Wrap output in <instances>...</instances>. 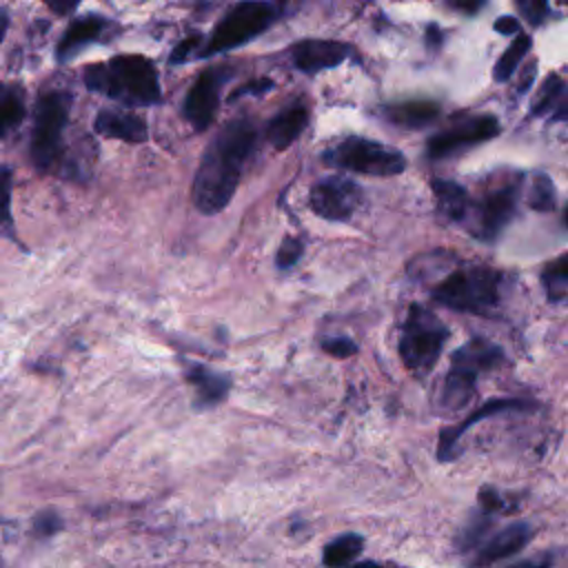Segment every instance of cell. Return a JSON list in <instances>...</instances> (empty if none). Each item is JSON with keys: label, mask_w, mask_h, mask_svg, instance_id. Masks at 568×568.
I'll use <instances>...</instances> for the list:
<instances>
[{"label": "cell", "mask_w": 568, "mask_h": 568, "mask_svg": "<svg viewBox=\"0 0 568 568\" xmlns=\"http://www.w3.org/2000/svg\"><path fill=\"white\" fill-rule=\"evenodd\" d=\"M255 124L248 118L229 122L206 146L193 178V204L200 213H220L240 184L242 169L255 149Z\"/></svg>", "instance_id": "obj_1"}, {"label": "cell", "mask_w": 568, "mask_h": 568, "mask_svg": "<svg viewBox=\"0 0 568 568\" xmlns=\"http://www.w3.org/2000/svg\"><path fill=\"white\" fill-rule=\"evenodd\" d=\"M84 84L126 106H149L162 100L153 62L138 53L115 55L109 62L87 67Z\"/></svg>", "instance_id": "obj_2"}, {"label": "cell", "mask_w": 568, "mask_h": 568, "mask_svg": "<svg viewBox=\"0 0 568 568\" xmlns=\"http://www.w3.org/2000/svg\"><path fill=\"white\" fill-rule=\"evenodd\" d=\"M504 277L497 268L484 264H466L450 271L435 288V302L459 313L490 315L501 302Z\"/></svg>", "instance_id": "obj_3"}, {"label": "cell", "mask_w": 568, "mask_h": 568, "mask_svg": "<svg viewBox=\"0 0 568 568\" xmlns=\"http://www.w3.org/2000/svg\"><path fill=\"white\" fill-rule=\"evenodd\" d=\"M501 359H504L501 348L484 337H475L466 342L459 351H455L450 357L448 375L439 393L442 410L455 413L462 406H466L475 393V382L479 373L495 368Z\"/></svg>", "instance_id": "obj_4"}, {"label": "cell", "mask_w": 568, "mask_h": 568, "mask_svg": "<svg viewBox=\"0 0 568 568\" xmlns=\"http://www.w3.org/2000/svg\"><path fill=\"white\" fill-rule=\"evenodd\" d=\"M446 339V324L426 306L410 304L399 333V357L404 366L415 375L430 373L442 355Z\"/></svg>", "instance_id": "obj_5"}, {"label": "cell", "mask_w": 568, "mask_h": 568, "mask_svg": "<svg viewBox=\"0 0 568 568\" xmlns=\"http://www.w3.org/2000/svg\"><path fill=\"white\" fill-rule=\"evenodd\" d=\"M275 18L277 9L268 0H240L211 31L206 44L200 49V55L206 58L246 44L266 31Z\"/></svg>", "instance_id": "obj_6"}, {"label": "cell", "mask_w": 568, "mask_h": 568, "mask_svg": "<svg viewBox=\"0 0 568 568\" xmlns=\"http://www.w3.org/2000/svg\"><path fill=\"white\" fill-rule=\"evenodd\" d=\"M324 160L337 169L377 178H390L406 169V158L397 149L357 135L326 149Z\"/></svg>", "instance_id": "obj_7"}, {"label": "cell", "mask_w": 568, "mask_h": 568, "mask_svg": "<svg viewBox=\"0 0 568 568\" xmlns=\"http://www.w3.org/2000/svg\"><path fill=\"white\" fill-rule=\"evenodd\" d=\"M71 98L60 91L44 93L36 104L33 133H31V160L40 171H49L60 158L62 131L69 120Z\"/></svg>", "instance_id": "obj_8"}, {"label": "cell", "mask_w": 568, "mask_h": 568, "mask_svg": "<svg viewBox=\"0 0 568 568\" xmlns=\"http://www.w3.org/2000/svg\"><path fill=\"white\" fill-rule=\"evenodd\" d=\"M359 202L362 189L353 180L339 175H331L315 182L308 193V204L313 213L331 222L348 220L359 206Z\"/></svg>", "instance_id": "obj_9"}, {"label": "cell", "mask_w": 568, "mask_h": 568, "mask_svg": "<svg viewBox=\"0 0 568 568\" xmlns=\"http://www.w3.org/2000/svg\"><path fill=\"white\" fill-rule=\"evenodd\" d=\"M226 80H229L226 69H222V67L206 69L200 73V78L189 89L182 113L195 131H204L213 122V118L217 113V104H220V91Z\"/></svg>", "instance_id": "obj_10"}, {"label": "cell", "mask_w": 568, "mask_h": 568, "mask_svg": "<svg viewBox=\"0 0 568 568\" xmlns=\"http://www.w3.org/2000/svg\"><path fill=\"white\" fill-rule=\"evenodd\" d=\"M499 133V122L497 118L493 115H477V118H470L448 131H442L437 135H433L428 140V158L437 160V158H444V155H450V153H457L466 146H473V144H479V142H486L490 138H495Z\"/></svg>", "instance_id": "obj_11"}, {"label": "cell", "mask_w": 568, "mask_h": 568, "mask_svg": "<svg viewBox=\"0 0 568 568\" xmlns=\"http://www.w3.org/2000/svg\"><path fill=\"white\" fill-rule=\"evenodd\" d=\"M515 206H517V186L515 184H506V186H499L493 193H488L477 206V213H475V220L470 226L473 235L479 240H486V242L495 240L501 233V229L510 222Z\"/></svg>", "instance_id": "obj_12"}, {"label": "cell", "mask_w": 568, "mask_h": 568, "mask_svg": "<svg viewBox=\"0 0 568 568\" xmlns=\"http://www.w3.org/2000/svg\"><path fill=\"white\" fill-rule=\"evenodd\" d=\"M537 404L530 402V399H519V397H495V399H488L486 404H481L475 413H470L464 422H459L457 426H450V428H444L442 435H439V444H437V457L442 462H450L457 453V444L462 439V433H466L470 426H475L477 422L486 419V417H493V415H499V413H510V410H519V413H528V410H535Z\"/></svg>", "instance_id": "obj_13"}, {"label": "cell", "mask_w": 568, "mask_h": 568, "mask_svg": "<svg viewBox=\"0 0 568 568\" xmlns=\"http://www.w3.org/2000/svg\"><path fill=\"white\" fill-rule=\"evenodd\" d=\"M351 55V47L337 40H302L293 44L291 60L304 73H315L342 64Z\"/></svg>", "instance_id": "obj_14"}, {"label": "cell", "mask_w": 568, "mask_h": 568, "mask_svg": "<svg viewBox=\"0 0 568 568\" xmlns=\"http://www.w3.org/2000/svg\"><path fill=\"white\" fill-rule=\"evenodd\" d=\"M532 537V526L528 521H515L506 528H501L497 535H493L475 555L473 568H488L490 564L513 557L519 552Z\"/></svg>", "instance_id": "obj_15"}, {"label": "cell", "mask_w": 568, "mask_h": 568, "mask_svg": "<svg viewBox=\"0 0 568 568\" xmlns=\"http://www.w3.org/2000/svg\"><path fill=\"white\" fill-rule=\"evenodd\" d=\"M95 133L104 135V138H113V140H122V142H131V144H140L146 140L149 131H146V122L129 111H118V109H104L95 115L93 122Z\"/></svg>", "instance_id": "obj_16"}, {"label": "cell", "mask_w": 568, "mask_h": 568, "mask_svg": "<svg viewBox=\"0 0 568 568\" xmlns=\"http://www.w3.org/2000/svg\"><path fill=\"white\" fill-rule=\"evenodd\" d=\"M104 27H106V20L102 16H82L73 20L58 42V49H55L58 60L67 62L73 55H78V51H82L87 44L95 42L102 36Z\"/></svg>", "instance_id": "obj_17"}, {"label": "cell", "mask_w": 568, "mask_h": 568, "mask_svg": "<svg viewBox=\"0 0 568 568\" xmlns=\"http://www.w3.org/2000/svg\"><path fill=\"white\" fill-rule=\"evenodd\" d=\"M186 382L193 386L195 404L202 408L220 404L231 390V379L226 375H220L202 364H191L186 368Z\"/></svg>", "instance_id": "obj_18"}, {"label": "cell", "mask_w": 568, "mask_h": 568, "mask_svg": "<svg viewBox=\"0 0 568 568\" xmlns=\"http://www.w3.org/2000/svg\"><path fill=\"white\" fill-rule=\"evenodd\" d=\"M308 124V109L304 104H293L291 109L277 113L266 126V140L275 149H286L297 140V135Z\"/></svg>", "instance_id": "obj_19"}, {"label": "cell", "mask_w": 568, "mask_h": 568, "mask_svg": "<svg viewBox=\"0 0 568 568\" xmlns=\"http://www.w3.org/2000/svg\"><path fill=\"white\" fill-rule=\"evenodd\" d=\"M433 193L437 200V209L446 220L462 222L468 215V193L462 184L453 180H433Z\"/></svg>", "instance_id": "obj_20"}, {"label": "cell", "mask_w": 568, "mask_h": 568, "mask_svg": "<svg viewBox=\"0 0 568 568\" xmlns=\"http://www.w3.org/2000/svg\"><path fill=\"white\" fill-rule=\"evenodd\" d=\"M384 115L388 122L408 126V129H419L435 120L439 115V109L435 102L417 100V102H402V104H390L384 109Z\"/></svg>", "instance_id": "obj_21"}, {"label": "cell", "mask_w": 568, "mask_h": 568, "mask_svg": "<svg viewBox=\"0 0 568 568\" xmlns=\"http://www.w3.org/2000/svg\"><path fill=\"white\" fill-rule=\"evenodd\" d=\"M364 550V539L357 532H344L324 546L322 561L326 568H346Z\"/></svg>", "instance_id": "obj_22"}, {"label": "cell", "mask_w": 568, "mask_h": 568, "mask_svg": "<svg viewBox=\"0 0 568 568\" xmlns=\"http://www.w3.org/2000/svg\"><path fill=\"white\" fill-rule=\"evenodd\" d=\"M24 120V91L18 84H0V138Z\"/></svg>", "instance_id": "obj_23"}, {"label": "cell", "mask_w": 568, "mask_h": 568, "mask_svg": "<svg viewBox=\"0 0 568 568\" xmlns=\"http://www.w3.org/2000/svg\"><path fill=\"white\" fill-rule=\"evenodd\" d=\"M564 89H566L564 78H561L559 73H550V75L546 78L544 87L539 89V95H537V100L532 102L530 113H532V115H544V113H548V111H552V109L557 106V109H559L557 118H564V115H566V106H564V102H559L561 95H564Z\"/></svg>", "instance_id": "obj_24"}, {"label": "cell", "mask_w": 568, "mask_h": 568, "mask_svg": "<svg viewBox=\"0 0 568 568\" xmlns=\"http://www.w3.org/2000/svg\"><path fill=\"white\" fill-rule=\"evenodd\" d=\"M541 284L550 302L559 304L568 293V255L561 253L555 262H550L541 273Z\"/></svg>", "instance_id": "obj_25"}, {"label": "cell", "mask_w": 568, "mask_h": 568, "mask_svg": "<svg viewBox=\"0 0 568 568\" xmlns=\"http://www.w3.org/2000/svg\"><path fill=\"white\" fill-rule=\"evenodd\" d=\"M530 44H532V40H530V36H524V33H519V36H515V40L510 42V47L504 51V55L497 60V64H495V80L497 82H506L515 71H517V67H519V62L524 60V55L528 53V49H530Z\"/></svg>", "instance_id": "obj_26"}, {"label": "cell", "mask_w": 568, "mask_h": 568, "mask_svg": "<svg viewBox=\"0 0 568 568\" xmlns=\"http://www.w3.org/2000/svg\"><path fill=\"white\" fill-rule=\"evenodd\" d=\"M555 202H557L555 182L546 173H537L528 191V206L539 213H548L555 209Z\"/></svg>", "instance_id": "obj_27"}, {"label": "cell", "mask_w": 568, "mask_h": 568, "mask_svg": "<svg viewBox=\"0 0 568 568\" xmlns=\"http://www.w3.org/2000/svg\"><path fill=\"white\" fill-rule=\"evenodd\" d=\"M490 526H493L490 513L484 510V508H479V510L470 517V521L464 526V530H462V535H459V546H462V550L473 548V546L486 535V530H488Z\"/></svg>", "instance_id": "obj_28"}, {"label": "cell", "mask_w": 568, "mask_h": 568, "mask_svg": "<svg viewBox=\"0 0 568 568\" xmlns=\"http://www.w3.org/2000/svg\"><path fill=\"white\" fill-rule=\"evenodd\" d=\"M11 169L0 164V235L11 231Z\"/></svg>", "instance_id": "obj_29"}, {"label": "cell", "mask_w": 568, "mask_h": 568, "mask_svg": "<svg viewBox=\"0 0 568 568\" xmlns=\"http://www.w3.org/2000/svg\"><path fill=\"white\" fill-rule=\"evenodd\" d=\"M302 253H304V244L300 237H284L275 255L277 268H291L302 257Z\"/></svg>", "instance_id": "obj_30"}, {"label": "cell", "mask_w": 568, "mask_h": 568, "mask_svg": "<svg viewBox=\"0 0 568 568\" xmlns=\"http://www.w3.org/2000/svg\"><path fill=\"white\" fill-rule=\"evenodd\" d=\"M515 4L519 9L521 18H526V22L532 24V27L541 24L548 18V11H550L548 0H515Z\"/></svg>", "instance_id": "obj_31"}, {"label": "cell", "mask_w": 568, "mask_h": 568, "mask_svg": "<svg viewBox=\"0 0 568 568\" xmlns=\"http://www.w3.org/2000/svg\"><path fill=\"white\" fill-rule=\"evenodd\" d=\"M62 528V519L55 510H42L33 517V532L38 537H51Z\"/></svg>", "instance_id": "obj_32"}, {"label": "cell", "mask_w": 568, "mask_h": 568, "mask_svg": "<svg viewBox=\"0 0 568 568\" xmlns=\"http://www.w3.org/2000/svg\"><path fill=\"white\" fill-rule=\"evenodd\" d=\"M322 351L333 357L344 359V357H351L357 351V346L348 337H326V339H322Z\"/></svg>", "instance_id": "obj_33"}, {"label": "cell", "mask_w": 568, "mask_h": 568, "mask_svg": "<svg viewBox=\"0 0 568 568\" xmlns=\"http://www.w3.org/2000/svg\"><path fill=\"white\" fill-rule=\"evenodd\" d=\"M271 87H273L271 78H257V80H251V82L237 87V91L231 93V100H237L242 95H262V93L271 91Z\"/></svg>", "instance_id": "obj_34"}, {"label": "cell", "mask_w": 568, "mask_h": 568, "mask_svg": "<svg viewBox=\"0 0 568 568\" xmlns=\"http://www.w3.org/2000/svg\"><path fill=\"white\" fill-rule=\"evenodd\" d=\"M200 36L197 33H193V36H189L186 40H182L175 49H173V53H171V58H169V62L171 64H175V62H184L191 53H193V49L200 44Z\"/></svg>", "instance_id": "obj_35"}, {"label": "cell", "mask_w": 568, "mask_h": 568, "mask_svg": "<svg viewBox=\"0 0 568 568\" xmlns=\"http://www.w3.org/2000/svg\"><path fill=\"white\" fill-rule=\"evenodd\" d=\"M506 568H552V557L550 555H539V557H530V559L510 564Z\"/></svg>", "instance_id": "obj_36"}, {"label": "cell", "mask_w": 568, "mask_h": 568, "mask_svg": "<svg viewBox=\"0 0 568 568\" xmlns=\"http://www.w3.org/2000/svg\"><path fill=\"white\" fill-rule=\"evenodd\" d=\"M53 13H58V16H69L71 11H75L78 9V4H80V0H42Z\"/></svg>", "instance_id": "obj_37"}, {"label": "cell", "mask_w": 568, "mask_h": 568, "mask_svg": "<svg viewBox=\"0 0 568 568\" xmlns=\"http://www.w3.org/2000/svg\"><path fill=\"white\" fill-rule=\"evenodd\" d=\"M495 31H499L504 36H515V33H519V22L513 16H501L495 22Z\"/></svg>", "instance_id": "obj_38"}, {"label": "cell", "mask_w": 568, "mask_h": 568, "mask_svg": "<svg viewBox=\"0 0 568 568\" xmlns=\"http://www.w3.org/2000/svg\"><path fill=\"white\" fill-rule=\"evenodd\" d=\"M457 7L466 13H475L484 7V0H457Z\"/></svg>", "instance_id": "obj_39"}, {"label": "cell", "mask_w": 568, "mask_h": 568, "mask_svg": "<svg viewBox=\"0 0 568 568\" xmlns=\"http://www.w3.org/2000/svg\"><path fill=\"white\" fill-rule=\"evenodd\" d=\"M535 78V69H528L526 71V75H524V80H521V84H519V91L524 93V91H528V87H530V80Z\"/></svg>", "instance_id": "obj_40"}, {"label": "cell", "mask_w": 568, "mask_h": 568, "mask_svg": "<svg viewBox=\"0 0 568 568\" xmlns=\"http://www.w3.org/2000/svg\"><path fill=\"white\" fill-rule=\"evenodd\" d=\"M355 568H382V566H377L373 561H362V564H355Z\"/></svg>", "instance_id": "obj_41"}, {"label": "cell", "mask_w": 568, "mask_h": 568, "mask_svg": "<svg viewBox=\"0 0 568 568\" xmlns=\"http://www.w3.org/2000/svg\"><path fill=\"white\" fill-rule=\"evenodd\" d=\"M4 29H7V20L0 16V40H2V36H4Z\"/></svg>", "instance_id": "obj_42"}, {"label": "cell", "mask_w": 568, "mask_h": 568, "mask_svg": "<svg viewBox=\"0 0 568 568\" xmlns=\"http://www.w3.org/2000/svg\"><path fill=\"white\" fill-rule=\"evenodd\" d=\"M559 2H561V4H564V2H566V0H559Z\"/></svg>", "instance_id": "obj_43"}]
</instances>
